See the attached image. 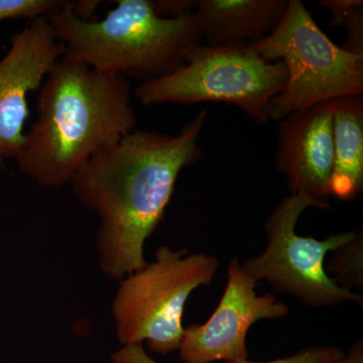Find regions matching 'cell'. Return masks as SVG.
Returning a JSON list of instances; mask_svg holds the SVG:
<instances>
[{
  "label": "cell",
  "instance_id": "52a82bcc",
  "mask_svg": "<svg viewBox=\"0 0 363 363\" xmlns=\"http://www.w3.org/2000/svg\"><path fill=\"white\" fill-rule=\"evenodd\" d=\"M311 203L297 195L284 198L264 225L267 243L259 255L241 262L257 283L266 281L313 308H332L345 302L362 306V294L336 285L325 271L327 255L354 238L357 231L333 234L323 240L296 233L298 218Z\"/></svg>",
  "mask_w": 363,
  "mask_h": 363
},
{
  "label": "cell",
  "instance_id": "8992f818",
  "mask_svg": "<svg viewBox=\"0 0 363 363\" xmlns=\"http://www.w3.org/2000/svg\"><path fill=\"white\" fill-rule=\"evenodd\" d=\"M283 62H267L248 45H200L185 65L147 81L133 95L143 106L200 102L235 105L257 123H267L271 101L285 88Z\"/></svg>",
  "mask_w": 363,
  "mask_h": 363
},
{
  "label": "cell",
  "instance_id": "8fae6325",
  "mask_svg": "<svg viewBox=\"0 0 363 363\" xmlns=\"http://www.w3.org/2000/svg\"><path fill=\"white\" fill-rule=\"evenodd\" d=\"M288 0H198L196 18L205 45H247L276 30Z\"/></svg>",
  "mask_w": 363,
  "mask_h": 363
},
{
  "label": "cell",
  "instance_id": "4fadbf2b",
  "mask_svg": "<svg viewBox=\"0 0 363 363\" xmlns=\"http://www.w3.org/2000/svg\"><path fill=\"white\" fill-rule=\"evenodd\" d=\"M325 262V271L329 278L345 290L363 289V233H357L354 238L330 252Z\"/></svg>",
  "mask_w": 363,
  "mask_h": 363
},
{
  "label": "cell",
  "instance_id": "6da1fadb",
  "mask_svg": "<svg viewBox=\"0 0 363 363\" xmlns=\"http://www.w3.org/2000/svg\"><path fill=\"white\" fill-rule=\"evenodd\" d=\"M207 111L178 135L133 130L98 152L71 181L80 204L99 219L98 262L121 281L147 266L145 245L164 218L182 169L203 156L200 135Z\"/></svg>",
  "mask_w": 363,
  "mask_h": 363
},
{
  "label": "cell",
  "instance_id": "e0dca14e",
  "mask_svg": "<svg viewBox=\"0 0 363 363\" xmlns=\"http://www.w3.org/2000/svg\"><path fill=\"white\" fill-rule=\"evenodd\" d=\"M198 0H157L154 1L155 11L160 18H176L190 13H194Z\"/></svg>",
  "mask_w": 363,
  "mask_h": 363
},
{
  "label": "cell",
  "instance_id": "7a4b0ae2",
  "mask_svg": "<svg viewBox=\"0 0 363 363\" xmlns=\"http://www.w3.org/2000/svg\"><path fill=\"white\" fill-rule=\"evenodd\" d=\"M37 111L14 160L44 187L70 184L91 157L135 130L130 79L66 54L45 77Z\"/></svg>",
  "mask_w": 363,
  "mask_h": 363
},
{
  "label": "cell",
  "instance_id": "5b68a950",
  "mask_svg": "<svg viewBox=\"0 0 363 363\" xmlns=\"http://www.w3.org/2000/svg\"><path fill=\"white\" fill-rule=\"evenodd\" d=\"M247 45L266 61L286 67L285 88L269 104V121L340 98L362 97L363 56L334 44L300 0H288L276 30Z\"/></svg>",
  "mask_w": 363,
  "mask_h": 363
},
{
  "label": "cell",
  "instance_id": "7c38bea8",
  "mask_svg": "<svg viewBox=\"0 0 363 363\" xmlns=\"http://www.w3.org/2000/svg\"><path fill=\"white\" fill-rule=\"evenodd\" d=\"M334 164L330 196L345 201L363 191V100L345 97L332 101Z\"/></svg>",
  "mask_w": 363,
  "mask_h": 363
},
{
  "label": "cell",
  "instance_id": "9a60e30c",
  "mask_svg": "<svg viewBox=\"0 0 363 363\" xmlns=\"http://www.w3.org/2000/svg\"><path fill=\"white\" fill-rule=\"evenodd\" d=\"M68 0H0V23L28 18H50L61 11Z\"/></svg>",
  "mask_w": 363,
  "mask_h": 363
},
{
  "label": "cell",
  "instance_id": "30bf717a",
  "mask_svg": "<svg viewBox=\"0 0 363 363\" xmlns=\"http://www.w3.org/2000/svg\"><path fill=\"white\" fill-rule=\"evenodd\" d=\"M333 164L332 102L294 112L279 121L276 167L285 176L291 195L304 198L318 209H330Z\"/></svg>",
  "mask_w": 363,
  "mask_h": 363
},
{
  "label": "cell",
  "instance_id": "5bb4252c",
  "mask_svg": "<svg viewBox=\"0 0 363 363\" xmlns=\"http://www.w3.org/2000/svg\"><path fill=\"white\" fill-rule=\"evenodd\" d=\"M344 352L335 346H312L296 354L267 362H252L247 359L227 363H328L342 357ZM113 363H157L147 354L143 345L123 346L111 357Z\"/></svg>",
  "mask_w": 363,
  "mask_h": 363
},
{
  "label": "cell",
  "instance_id": "ffe728a7",
  "mask_svg": "<svg viewBox=\"0 0 363 363\" xmlns=\"http://www.w3.org/2000/svg\"><path fill=\"white\" fill-rule=\"evenodd\" d=\"M2 160H4V159H2L1 157H0V167H1V164H2Z\"/></svg>",
  "mask_w": 363,
  "mask_h": 363
},
{
  "label": "cell",
  "instance_id": "9c48e42d",
  "mask_svg": "<svg viewBox=\"0 0 363 363\" xmlns=\"http://www.w3.org/2000/svg\"><path fill=\"white\" fill-rule=\"evenodd\" d=\"M65 54L48 18L30 21L11 38L0 61V157L16 159L23 143L30 116L28 96L40 91L52 66Z\"/></svg>",
  "mask_w": 363,
  "mask_h": 363
},
{
  "label": "cell",
  "instance_id": "ac0fdd59",
  "mask_svg": "<svg viewBox=\"0 0 363 363\" xmlns=\"http://www.w3.org/2000/svg\"><path fill=\"white\" fill-rule=\"evenodd\" d=\"M101 4L102 2L98 0H79V1H71L70 9L76 18L88 23V21H95V13Z\"/></svg>",
  "mask_w": 363,
  "mask_h": 363
},
{
  "label": "cell",
  "instance_id": "277c9868",
  "mask_svg": "<svg viewBox=\"0 0 363 363\" xmlns=\"http://www.w3.org/2000/svg\"><path fill=\"white\" fill-rule=\"evenodd\" d=\"M218 269V259L206 253L157 248L152 262L119 281L111 308L117 340L123 346L145 342L160 355L178 350L186 303Z\"/></svg>",
  "mask_w": 363,
  "mask_h": 363
},
{
  "label": "cell",
  "instance_id": "ba28073f",
  "mask_svg": "<svg viewBox=\"0 0 363 363\" xmlns=\"http://www.w3.org/2000/svg\"><path fill=\"white\" fill-rule=\"evenodd\" d=\"M257 281L233 257L227 269L223 295L205 323L185 328L179 354L184 363L233 362L247 359V337L253 324L278 320L290 311L289 306L269 293L255 292Z\"/></svg>",
  "mask_w": 363,
  "mask_h": 363
},
{
  "label": "cell",
  "instance_id": "3957f363",
  "mask_svg": "<svg viewBox=\"0 0 363 363\" xmlns=\"http://www.w3.org/2000/svg\"><path fill=\"white\" fill-rule=\"evenodd\" d=\"M70 4L48 18L66 55L104 73L147 82L185 65L203 44L195 11L164 18L152 0H118L104 20L84 23L73 16Z\"/></svg>",
  "mask_w": 363,
  "mask_h": 363
},
{
  "label": "cell",
  "instance_id": "2e32d148",
  "mask_svg": "<svg viewBox=\"0 0 363 363\" xmlns=\"http://www.w3.org/2000/svg\"><path fill=\"white\" fill-rule=\"evenodd\" d=\"M319 6L330 11L331 26L345 28L359 11H363L362 0H322Z\"/></svg>",
  "mask_w": 363,
  "mask_h": 363
},
{
  "label": "cell",
  "instance_id": "d6986e66",
  "mask_svg": "<svg viewBox=\"0 0 363 363\" xmlns=\"http://www.w3.org/2000/svg\"><path fill=\"white\" fill-rule=\"evenodd\" d=\"M328 363H363V344L362 339L353 343L347 351L344 352L342 357L332 360Z\"/></svg>",
  "mask_w": 363,
  "mask_h": 363
}]
</instances>
